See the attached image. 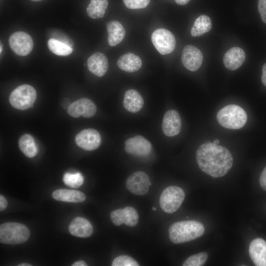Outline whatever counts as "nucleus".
Listing matches in <instances>:
<instances>
[{
    "instance_id": "nucleus-1",
    "label": "nucleus",
    "mask_w": 266,
    "mask_h": 266,
    "mask_svg": "<svg viewBox=\"0 0 266 266\" xmlns=\"http://www.w3.org/2000/svg\"><path fill=\"white\" fill-rule=\"evenodd\" d=\"M196 158L200 168L214 178L225 175L233 164L232 155L226 148L209 141L198 147Z\"/></svg>"
},
{
    "instance_id": "nucleus-2",
    "label": "nucleus",
    "mask_w": 266,
    "mask_h": 266,
    "mask_svg": "<svg viewBox=\"0 0 266 266\" xmlns=\"http://www.w3.org/2000/svg\"><path fill=\"white\" fill-rule=\"evenodd\" d=\"M204 227L199 221H179L174 223L169 227V237L174 243H183L200 237L204 233Z\"/></svg>"
},
{
    "instance_id": "nucleus-3",
    "label": "nucleus",
    "mask_w": 266,
    "mask_h": 266,
    "mask_svg": "<svg viewBox=\"0 0 266 266\" xmlns=\"http://www.w3.org/2000/svg\"><path fill=\"white\" fill-rule=\"evenodd\" d=\"M216 118L221 126L228 129L237 130L245 125L247 115L241 107L235 104H230L218 112Z\"/></svg>"
},
{
    "instance_id": "nucleus-4",
    "label": "nucleus",
    "mask_w": 266,
    "mask_h": 266,
    "mask_svg": "<svg viewBox=\"0 0 266 266\" xmlns=\"http://www.w3.org/2000/svg\"><path fill=\"white\" fill-rule=\"evenodd\" d=\"M30 235V230L25 225L7 222L0 226V241L7 244H18L26 242Z\"/></svg>"
},
{
    "instance_id": "nucleus-5",
    "label": "nucleus",
    "mask_w": 266,
    "mask_h": 266,
    "mask_svg": "<svg viewBox=\"0 0 266 266\" xmlns=\"http://www.w3.org/2000/svg\"><path fill=\"white\" fill-rule=\"evenodd\" d=\"M36 98V92L34 88L28 84H23L11 93L9 100L14 108L23 110L32 107Z\"/></svg>"
},
{
    "instance_id": "nucleus-6",
    "label": "nucleus",
    "mask_w": 266,
    "mask_h": 266,
    "mask_svg": "<svg viewBox=\"0 0 266 266\" xmlns=\"http://www.w3.org/2000/svg\"><path fill=\"white\" fill-rule=\"evenodd\" d=\"M183 190L176 186H170L165 188L160 197V205L162 210L167 213H172L180 207L185 199Z\"/></svg>"
},
{
    "instance_id": "nucleus-7",
    "label": "nucleus",
    "mask_w": 266,
    "mask_h": 266,
    "mask_svg": "<svg viewBox=\"0 0 266 266\" xmlns=\"http://www.w3.org/2000/svg\"><path fill=\"white\" fill-rule=\"evenodd\" d=\"M151 40L156 49L162 55L171 53L176 45L173 33L165 29L155 30L152 34Z\"/></svg>"
},
{
    "instance_id": "nucleus-8",
    "label": "nucleus",
    "mask_w": 266,
    "mask_h": 266,
    "mask_svg": "<svg viewBox=\"0 0 266 266\" xmlns=\"http://www.w3.org/2000/svg\"><path fill=\"white\" fill-rule=\"evenodd\" d=\"M9 44L15 53L21 56L30 54L33 47L32 38L24 32H17L12 33L9 38Z\"/></svg>"
},
{
    "instance_id": "nucleus-9",
    "label": "nucleus",
    "mask_w": 266,
    "mask_h": 266,
    "mask_svg": "<svg viewBox=\"0 0 266 266\" xmlns=\"http://www.w3.org/2000/svg\"><path fill=\"white\" fill-rule=\"evenodd\" d=\"M127 189L133 194L142 196L148 192L151 185L148 175L143 171H136L132 173L126 182Z\"/></svg>"
},
{
    "instance_id": "nucleus-10",
    "label": "nucleus",
    "mask_w": 266,
    "mask_h": 266,
    "mask_svg": "<svg viewBox=\"0 0 266 266\" xmlns=\"http://www.w3.org/2000/svg\"><path fill=\"white\" fill-rule=\"evenodd\" d=\"M75 141L77 145L82 149L92 151L97 149L100 145L101 136L97 130L87 129L76 135Z\"/></svg>"
},
{
    "instance_id": "nucleus-11",
    "label": "nucleus",
    "mask_w": 266,
    "mask_h": 266,
    "mask_svg": "<svg viewBox=\"0 0 266 266\" xmlns=\"http://www.w3.org/2000/svg\"><path fill=\"white\" fill-rule=\"evenodd\" d=\"M125 150L129 154L143 157L148 155L152 150L151 143L141 135L131 137L125 142Z\"/></svg>"
},
{
    "instance_id": "nucleus-12",
    "label": "nucleus",
    "mask_w": 266,
    "mask_h": 266,
    "mask_svg": "<svg viewBox=\"0 0 266 266\" xmlns=\"http://www.w3.org/2000/svg\"><path fill=\"white\" fill-rule=\"evenodd\" d=\"M110 216L111 222L117 226L124 224L129 227H134L137 225L139 218L137 212L131 206L114 210Z\"/></svg>"
},
{
    "instance_id": "nucleus-13",
    "label": "nucleus",
    "mask_w": 266,
    "mask_h": 266,
    "mask_svg": "<svg viewBox=\"0 0 266 266\" xmlns=\"http://www.w3.org/2000/svg\"><path fill=\"white\" fill-rule=\"evenodd\" d=\"M97 112V107L94 102L87 98L80 99L70 104L67 109L68 114L74 118L81 115L85 118L93 116Z\"/></svg>"
},
{
    "instance_id": "nucleus-14",
    "label": "nucleus",
    "mask_w": 266,
    "mask_h": 266,
    "mask_svg": "<svg viewBox=\"0 0 266 266\" xmlns=\"http://www.w3.org/2000/svg\"><path fill=\"white\" fill-rule=\"evenodd\" d=\"M183 66L189 70L195 71L200 67L203 60L201 52L193 45H188L184 47L181 56Z\"/></svg>"
},
{
    "instance_id": "nucleus-15",
    "label": "nucleus",
    "mask_w": 266,
    "mask_h": 266,
    "mask_svg": "<svg viewBox=\"0 0 266 266\" xmlns=\"http://www.w3.org/2000/svg\"><path fill=\"white\" fill-rule=\"evenodd\" d=\"M181 129V120L178 112L174 109L167 111L162 122L164 133L167 136H173L179 133Z\"/></svg>"
},
{
    "instance_id": "nucleus-16",
    "label": "nucleus",
    "mask_w": 266,
    "mask_h": 266,
    "mask_svg": "<svg viewBox=\"0 0 266 266\" xmlns=\"http://www.w3.org/2000/svg\"><path fill=\"white\" fill-rule=\"evenodd\" d=\"M249 254L257 266H266V241L261 238L253 239L249 247Z\"/></svg>"
},
{
    "instance_id": "nucleus-17",
    "label": "nucleus",
    "mask_w": 266,
    "mask_h": 266,
    "mask_svg": "<svg viewBox=\"0 0 266 266\" xmlns=\"http://www.w3.org/2000/svg\"><path fill=\"white\" fill-rule=\"evenodd\" d=\"M87 65L89 71L98 77L104 75L108 68L107 57L100 52L95 53L89 57Z\"/></svg>"
},
{
    "instance_id": "nucleus-18",
    "label": "nucleus",
    "mask_w": 266,
    "mask_h": 266,
    "mask_svg": "<svg viewBox=\"0 0 266 266\" xmlns=\"http://www.w3.org/2000/svg\"><path fill=\"white\" fill-rule=\"evenodd\" d=\"M245 59V54L243 50L238 47H233L225 54L223 63L227 69L234 70L241 66Z\"/></svg>"
},
{
    "instance_id": "nucleus-19",
    "label": "nucleus",
    "mask_w": 266,
    "mask_h": 266,
    "mask_svg": "<svg viewBox=\"0 0 266 266\" xmlns=\"http://www.w3.org/2000/svg\"><path fill=\"white\" fill-rule=\"evenodd\" d=\"M68 230L72 235L83 238L89 237L93 232L91 223L83 217L74 218L70 223Z\"/></svg>"
},
{
    "instance_id": "nucleus-20",
    "label": "nucleus",
    "mask_w": 266,
    "mask_h": 266,
    "mask_svg": "<svg viewBox=\"0 0 266 266\" xmlns=\"http://www.w3.org/2000/svg\"><path fill=\"white\" fill-rule=\"evenodd\" d=\"M123 104L127 111L134 113L138 112L142 108L144 101L136 90L129 89L125 93Z\"/></svg>"
},
{
    "instance_id": "nucleus-21",
    "label": "nucleus",
    "mask_w": 266,
    "mask_h": 266,
    "mask_svg": "<svg viewBox=\"0 0 266 266\" xmlns=\"http://www.w3.org/2000/svg\"><path fill=\"white\" fill-rule=\"evenodd\" d=\"M117 64L121 70L128 72H133L141 68L142 61L141 59L134 54L127 53L118 59Z\"/></svg>"
},
{
    "instance_id": "nucleus-22",
    "label": "nucleus",
    "mask_w": 266,
    "mask_h": 266,
    "mask_svg": "<svg viewBox=\"0 0 266 266\" xmlns=\"http://www.w3.org/2000/svg\"><path fill=\"white\" fill-rule=\"evenodd\" d=\"M108 33L107 38L108 44L115 46L123 40L125 36V30L122 24L118 21H112L106 24Z\"/></svg>"
},
{
    "instance_id": "nucleus-23",
    "label": "nucleus",
    "mask_w": 266,
    "mask_h": 266,
    "mask_svg": "<svg viewBox=\"0 0 266 266\" xmlns=\"http://www.w3.org/2000/svg\"><path fill=\"white\" fill-rule=\"evenodd\" d=\"M52 197L57 200L75 203L83 202L86 199L84 194L80 191L64 189L54 191Z\"/></svg>"
},
{
    "instance_id": "nucleus-24",
    "label": "nucleus",
    "mask_w": 266,
    "mask_h": 266,
    "mask_svg": "<svg viewBox=\"0 0 266 266\" xmlns=\"http://www.w3.org/2000/svg\"><path fill=\"white\" fill-rule=\"evenodd\" d=\"M211 28L212 23L209 17L201 15L195 20L191 30V34L194 37L201 36L210 31Z\"/></svg>"
},
{
    "instance_id": "nucleus-25",
    "label": "nucleus",
    "mask_w": 266,
    "mask_h": 266,
    "mask_svg": "<svg viewBox=\"0 0 266 266\" xmlns=\"http://www.w3.org/2000/svg\"><path fill=\"white\" fill-rule=\"evenodd\" d=\"M108 5L107 0H91L86 12L90 18L98 19L102 17Z\"/></svg>"
},
{
    "instance_id": "nucleus-26",
    "label": "nucleus",
    "mask_w": 266,
    "mask_h": 266,
    "mask_svg": "<svg viewBox=\"0 0 266 266\" xmlns=\"http://www.w3.org/2000/svg\"><path fill=\"white\" fill-rule=\"evenodd\" d=\"M18 145L21 151L28 157L33 158L37 153L34 140L31 135L25 134L19 139Z\"/></svg>"
},
{
    "instance_id": "nucleus-27",
    "label": "nucleus",
    "mask_w": 266,
    "mask_h": 266,
    "mask_svg": "<svg viewBox=\"0 0 266 266\" xmlns=\"http://www.w3.org/2000/svg\"><path fill=\"white\" fill-rule=\"evenodd\" d=\"M48 47L52 53L59 56H67L72 52V49L69 45L55 38L48 40Z\"/></svg>"
},
{
    "instance_id": "nucleus-28",
    "label": "nucleus",
    "mask_w": 266,
    "mask_h": 266,
    "mask_svg": "<svg viewBox=\"0 0 266 266\" xmlns=\"http://www.w3.org/2000/svg\"><path fill=\"white\" fill-rule=\"evenodd\" d=\"M63 180L66 186L72 188H78L83 183L84 178L79 172L66 173L64 175Z\"/></svg>"
},
{
    "instance_id": "nucleus-29",
    "label": "nucleus",
    "mask_w": 266,
    "mask_h": 266,
    "mask_svg": "<svg viewBox=\"0 0 266 266\" xmlns=\"http://www.w3.org/2000/svg\"><path fill=\"white\" fill-rule=\"evenodd\" d=\"M208 254L201 252L189 257L182 264L183 266H201L204 265L208 259Z\"/></svg>"
},
{
    "instance_id": "nucleus-30",
    "label": "nucleus",
    "mask_w": 266,
    "mask_h": 266,
    "mask_svg": "<svg viewBox=\"0 0 266 266\" xmlns=\"http://www.w3.org/2000/svg\"><path fill=\"white\" fill-rule=\"evenodd\" d=\"M112 266H138V263L133 258L127 256H119L114 259Z\"/></svg>"
},
{
    "instance_id": "nucleus-31",
    "label": "nucleus",
    "mask_w": 266,
    "mask_h": 266,
    "mask_svg": "<svg viewBox=\"0 0 266 266\" xmlns=\"http://www.w3.org/2000/svg\"><path fill=\"white\" fill-rule=\"evenodd\" d=\"M150 0H123L125 6L131 9H137L146 7Z\"/></svg>"
},
{
    "instance_id": "nucleus-32",
    "label": "nucleus",
    "mask_w": 266,
    "mask_h": 266,
    "mask_svg": "<svg viewBox=\"0 0 266 266\" xmlns=\"http://www.w3.org/2000/svg\"><path fill=\"white\" fill-rule=\"evenodd\" d=\"M258 11L263 22L266 24V0H258Z\"/></svg>"
},
{
    "instance_id": "nucleus-33",
    "label": "nucleus",
    "mask_w": 266,
    "mask_h": 266,
    "mask_svg": "<svg viewBox=\"0 0 266 266\" xmlns=\"http://www.w3.org/2000/svg\"><path fill=\"white\" fill-rule=\"evenodd\" d=\"M259 181L262 188L266 191V166L260 175Z\"/></svg>"
},
{
    "instance_id": "nucleus-34",
    "label": "nucleus",
    "mask_w": 266,
    "mask_h": 266,
    "mask_svg": "<svg viewBox=\"0 0 266 266\" xmlns=\"http://www.w3.org/2000/svg\"><path fill=\"white\" fill-rule=\"evenodd\" d=\"M7 205V201L5 198L2 196L0 195V210L1 211L6 208Z\"/></svg>"
},
{
    "instance_id": "nucleus-35",
    "label": "nucleus",
    "mask_w": 266,
    "mask_h": 266,
    "mask_svg": "<svg viewBox=\"0 0 266 266\" xmlns=\"http://www.w3.org/2000/svg\"><path fill=\"white\" fill-rule=\"evenodd\" d=\"M61 104L63 108L68 109L70 105V100L68 98H65L62 100Z\"/></svg>"
},
{
    "instance_id": "nucleus-36",
    "label": "nucleus",
    "mask_w": 266,
    "mask_h": 266,
    "mask_svg": "<svg viewBox=\"0 0 266 266\" xmlns=\"http://www.w3.org/2000/svg\"><path fill=\"white\" fill-rule=\"evenodd\" d=\"M261 79L263 84L266 86V63L263 66Z\"/></svg>"
},
{
    "instance_id": "nucleus-37",
    "label": "nucleus",
    "mask_w": 266,
    "mask_h": 266,
    "mask_svg": "<svg viewBox=\"0 0 266 266\" xmlns=\"http://www.w3.org/2000/svg\"><path fill=\"white\" fill-rule=\"evenodd\" d=\"M72 266H87L86 263L82 260H80L75 262L72 265Z\"/></svg>"
},
{
    "instance_id": "nucleus-38",
    "label": "nucleus",
    "mask_w": 266,
    "mask_h": 266,
    "mask_svg": "<svg viewBox=\"0 0 266 266\" xmlns=\"http://www.w3.org/2000/svg\"><path fill=\"white\" fill-rule=\"evenodd\" d=\"M175 2L179 5H185L187 4L190 0H175Z\"/></svg>"
},
{
    "instance_id": "nucleus-39",
    "label": "nucleus",
    "mask_w": 266,
    "mask_h": 266,
    "mask_svg": "<svg viewBox=\"0 0 266 266\" xmlns=\"http://www.w3.org/2000/svg\"><path fill=\"white\" fill-rule=\"evenodd\" d=\"M32 265L28 263H22L18 265V266H31Z\"/></svg>"
},
{
    "instance_id": "nucleus-40",
    "label": "nucleus",
    "mask_w": 266,
    "mask_h": 266,
    "mask_svg": "<svg viewBox=\"0 0 266 266\" xmlns=\"http://www.w3.org/2000/svg\"><path fill=\"white\" fill-rule=\"evenodd\" d=\"M220 142V141L219 139H214L213 143L215 144L218 145Z\"/></svg>"
},
{
    "instance_id": "nucleus-41",
    "label": "nucleus",
    "mask_w": 266,
    "mask_h": 266,
    "mask_svg": "<svg viewBox=\"0 0 266 266\" xmlns=\"http://www.w3.org/2000/svg\"><path fill=\"white\" fill-rule=\"evenodd\" d=\"M0 53H1L2 51V44L1 43H0Z\"/></svg>"
},
{
    "instance_id": "nucleus-42",
    "label": "nucleus",
    "mask_w": 266,
    "mask_h": 266,
    "mask_svg": "<svg viewBox=\"0 0 266 266\" xmlns=\"http://www.w3.org/2000/svg\"><path fill=\"white\" fill-rule=\"evenodd\" d=\"M31 0L33 1H39L42 0Z\"/></svg>"
},
{
    "instance_id": "nucleus-43",
    "label": "nucleus",
    "mask_w": 266,
    "mask_h": 266,
    "mask_svg": "<svg viewBox=\"0 0 266 266\" xmlns=\"http://www.w3.org/2000/svg\"><path fill=\"white\" fill-rule=\"evenodd\" d=\"M152 210H154V211H155L156 210V208L155 207H152Z\"/></svg>"
}]
</instances>
